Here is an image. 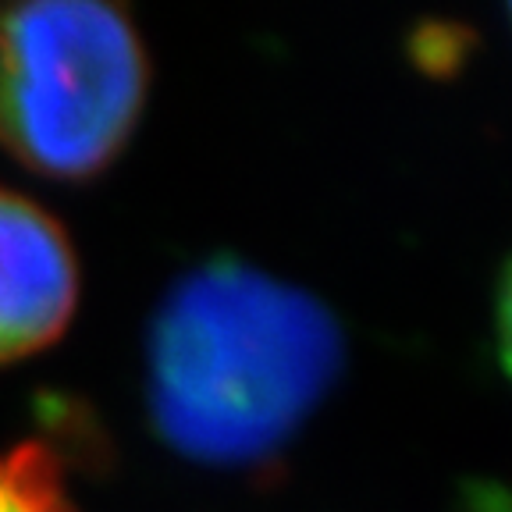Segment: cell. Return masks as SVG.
Wrapping results in <instances>:
<instances>
[{"label": "cell", "mask_w": 512, "mask_h": 512, "mask_svg": "<svg viewBox=\"0 0 512 512\" xmlns=\"http://www.w3.org/2000/svg\"><path fill=\"white\" fill-rule=\"evenodd\" d=\"M79 296L75 253L61 224L11 189H0V363L50 345Z\"/></svg>", "instance_id": "3"}, {"label": "cell", "mask_w": 512, "mask_h": 512, "mask_svg": "<svg viewBox=\"0 0 512 512\" xmlns=\"http://www.w3.org/2000/svg\"><path fill=\"white\" fill-rule=\"evenodd\" d=\"M498 338H502L505 367H509V374H512V274L502 288V306H498Z\"/></svg>", "instance_id": "5"}, {"label": "cell", "mask_w": 512, "mask_h": 512, "mask_svg": "<svg viewBox=\"0 0 512 512\" xmlns=\"http://www.w3.org/2000/svg\"><path fill=\"white\" fill-rule=\"evenodd\" d=\"M342 363L331 313L271 274L210 260L175 281L146 342L157 434L200 463L274 456L303 427Z\"/></svg>", "instance_id": "1"}, {"label": "cell", "mask_w": 512, "mask_h": 512, "mask_svg": "<svg viewBox=\"0 0 512 512\" xmlns=\"http://www.w3.org/2000/svg\"><path fill=\"white\" fill-rule=\"evenodd\" d=\"M146 82V50L114 4L0 11V146L36 175H100L136 132Z\"/></svg>", "instance_id": "2"}, {"label": "cell", "mask_w": 512, "mask_h": 512, "mask_svg": "<svg viewBox=\"0 0 512 512\" xmlns=\"http://www.w3.org/2000/svg\"><path fill=\"white\" fill-rule=\"evenodd\" d=\"M0 512H72L61 463L47 445L25 441L0 456Z\"/></svg>", "instance_id": "4"}]
</instances>
